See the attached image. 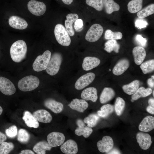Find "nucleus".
Returning <instances> with one entry per match:
<instances>
[{
    "label": "nucleus",
    "instance_id": "f257e3e1",
    "mask_svg": "<svg viewBox=\"0 0 154 154\" xmlns=\"http://www.w3.org/2000/svg\"><path fill=\"white\" fill-rule=\"evenodd\" d=\"M10 54L12 60L16 62H19L26 57L27 47L25 42L23 40L15 42L10 48Z\"/></svg>",
    "mask_w": 154,
    "mask_h": 154
},
{
    "label": "nucleus",
    "instance_id": "f03ea898",
    "mask_svg": "<svg viewBox=\"0 0 154 154\" xmlns=\"http://www.w3.org/2000/svg\"><path fill=\"white\" fill-rule=\"evenodd\" d=\"M39 84L40 80L37 77L30 75L20 80L18 83V87L22 91H30L36 88Z\"/></svg>",
    "mask_w": 154,
    "mask_h": 154
},
{
    "label": "nucleus",
    "instance_id": "7ed1b4c3",
    "mask_svg": "<svg viewBox=\"0 0 154 154\" xmlns=\"http://www.w3.org/2000/svg\"><path fill=\"white\" fill-rule=\"evenodd\" d=\"M54 32L56 39L60 44L65 46L70 45L71 43L70 36L62 25L61 24L56 25Z\"/></svg>",
    "mask_w": 154,
    "mask_h": 154
},
{
    "label": "nucleus",
    "instance_id": "20e7f679",
    "mask_svg": "<svg viewBox=\"0 0 154 154\" xmlns=\"http://www.w3.org/2000/svg\"><path fill=\"white\" fill-rule=\"evenodd\" d=\"M62 60V56L59 53L55 52L51 55L46 69L47 73L51 76L56 74L59 70Z\"/></svg>",
    "mask_w": 154,
    "mask_h": 154
},
{
    "label": "nucleus",
    "instance_id": "39448f33",
    "mask_svg": "<svg viewBox=\"0 0 154 154\" xmlns=\"http://www.w3.org/2000/svg\"><path fill=\"white\" fill-rule=\"evenodd\" d=\"M51 55L49 50L45 51L42 55L37 57L33 64L34 70L40 72L46 70Z\"/></svg>",
    "mask_w": 154,
    "mask_h": 154
},
{
    "label": "nucleus",
    "instance_id": "423d86ee",
    "mask_svg": "<svg viewBox=\"0 0 154 154\" xmlns=\"http://www.w3.org/2000/svg\"><path fill=\"white\" fill-rule=\"evenodd\" d=\"M103 27L99 24L92 25L86 33L85 39L89 42H95L98 40L103 33Z\"/></svg>",
    "mask_w": 154,
    "mask_h": 154
},
{
    "label": "nucleus",
    "instance_id": "0eeeda50",
    "mask_svg": "<svg viewBox=\"0 0 154 154\" xmlns=\"http://www.w3.org/2000/svg\"><path fill=\"white\" fill-rule=\"evenodd\" d=\"M27 6L29 11L33 14L37 16L44 14L46 9V5L44 3L35 0L29 1Z\"/></svg>",
    "mask_w": 154,
    "mask_h": 154
},
{
    "label": "nucleus",
    "instance_id": "6e6552de",
    "mask_svg": "<svg viewBox=\"0 0 154 154\" xmlns=\"http://www.w3.org/2000/svg\"><path fill=\"white\" fill-rule=\"evenodd\" d=\"M95 78V74L92 72L86 74L79 77L75 84V88L81 90L87 87L92 83Z\"/></svg>",
    "mask_w": 154,
    "mask_h": 154
},
{
    "label": "nucleus",
    "instance_id": "1a4fd4ad",
    "mask_svg": "<svg viewBox=\"0 0 154 154\" xmlns=\"http://www.w3.org/2000/svg\"><path fill=\"white\" fill-rule=\"evenodd\" d=\"M0 91L3 94L8 96L14 94L16 92L15 87L8 79L0 77Z\"/></svg>",
    "mask_w": 154,
    "mask_h": 154
},
{
    "label": "nucleus",
    "instance_id": "9d476101",
    "mask_svg": "<svg viewBox=\"0 0 154 154\" xmlns=\"http://www.w3.org/2000/svg\"><path fill=\"white\" fill-rule=\"evenodd\" d=\"M47 142L50 145L53 147L61 145L65 140V137L62 133L57 132H52L47 136Z\"/></svg>",
    "mask_w": 154,
    "mask_h": 154
},
{
    "label": "nucleus",
    "instance_id": "9b49d317",
    "mask_svg": "<svg viewBox=\"0 0 154 154\" xmlns=\"http://www.w3.org/2000/svg\"><path fill=\"white\" fill-rule=\"evenodd\" d=\"M114 143L112 138L108 136L103 137L101 140L98 141L97 146L99 151L102 153H107L112 149Z\"/></svg>",
    "mask_w": 154,
    "mask_h": 154
},
{
    "label": "nucleus",
    "instance_id": "f8f14e48",
    "mask_svg": "<svg viewBox=\"0 0 154 154\" xmlns=\"http://www.w3.org/2000/svg\"><path fill=\"white\" fill-rule=\"evenodd\" d=\"M136 138L140 147L143 150L148 149L152 144L151 136L147 133L139 132L137 134Z\"/></svg>",
    "mask_w": 154,
    "mask_h": 154
},
{
    "label": "nucleus",
    "instance_id": "ddd939ff",
    "mask_svg": "<svg viewBox=\"0 0 154 154\" xmlns=\"http://www.w3.org/2000/svg\"><path fill=\"white\" fill-rule=\"evenodd\" d=\"M78 127L75 130V133L78 136L81 135L85 138H88L93 132L92 129L87 125L81 119H78L76 122Z\"/></svg>",
    "mask_w": 154,
    "mask_h": 154
},
{
    "label": "nucleus",
    "instance_id": "4468645a",
    "mask_svg": "<svg viewBox=\"0 0 154 154\" xmlns=\"http://www.w3.org/2000/svg\"><path fill=\"white\" fill-rule=\"evenodd\" d=\"M8 23L11 27L19 30L25 29L28 25L27 22L25 19L15 15L9 17Z\"/></svg>",
    "mask_w": 154,
    "mask_h": 154
},
{
    "label": "nucleus",
    "instance_id": "2eb2a0df",
    "mask_svg": "<svg viewBox=\"0 0 154 154\" xmlns=\"http://www.w3.org/2000/svg\"><path fill=\"white\" fill-rule=\"evenodd\" d=\"M60 149L62 153L66 154H76L78 150L76 143L71 139L68 140L61 145Z\"/></svg>",
    "mask_w": 154,
    "mask_h": 154
},
{
    "label": "nucleus",
    "instance_id": "dca6fc26",
    "mask_svg": "<svg viewBox=\"0 0 154 154\" xmlns=\"http://www.w3.org/2000/svg\"><path fill=\"white\" fill-rule=\"evenodd\" d=\"M78 18V15L75 13H69L66 16V19L64 21L65 28L70 36H73L75 34L73 24Z\"/></svg>",
    "mask_w": 154,
    "mask_h": 154
},
{
    "label": "nucleus",
    "instance_id": "f3484780",
    "mask_svg": "<svg viewBox=\"0 0 154 154\" xmlns=\"http://www.w3.org/2000/svg\"><path fill=\"white\" fill-rule=\"evenodd\" d=\"M33 115L37 121L42 123H50L52 119V117L50 114L44 109L35 111L33 113Z\"/></svg>",
    "mask_w": 154,
    "mask_h": 154
},
{
    "label": "nucleus",
    "instance_id": "a211bd4d",
    "mask_svg": "<svg viewBox=\"0 0 154 154\" xmlns=\"http://www.w3.org/2000/svg\"><path fill=\"white\" fill-rule=\"evenodd\" d=\"M100 63V60L97 57L87 56L83 59L82 68L84 70H90L98 66Z\"/></svg>",
    "mask_w": 154,
    "mask_h": 154
},
{
    "label": "nucleus",
    "instance_id": "6ab92c4d",
    "mask_svg": "<svg viewBox=\"0 0 154 154\" xmlns=\"http://www.w3.org/2000/svg\"><path fill=\"white\" fill-rule=\"evenodd\" d=\"M139 130L142 131L148 132L154 128V118L151 116L145 117L139 125Z\"/></svg>",
    "mask_w": 154,
    "mask_h": 154
},
{
    "label": "nucleus",
    "instance_id": "aec40b11",
    "mask_svg": "<svg viewBox=\"0 0 154 154\" xmlns=\"http://www.w3.org/2000/svg\"><path fill=\"white\" fill-rule=\"evenodd\" d=\"M72 109L80 112H83L88 107V104L83 99L75 98L68 105Z\"/></svg>",
    "mask_w": 154,
    "mask_h": 154
},
{
    "label": "nucleus",
    "instance_id": "412c9836",
    "mask_svg": "<svg viewBox=\"0 0 154 154\" xmlns=\"http://www.w3.org/2000/svg\"><path fill=\"white\" fill-rule=\"evenodd\" d=\"M81 97L86 100H91L92 102L96 101L98 97L96 89L94 87H90L84 89L82 92Z\"/></svg>",
    "mask_w": 154,
    "mask_h": 154
},
{
    "label": "nucleus",
    "instance_id": "4be33fe9",
    "mask_svg": "<svg viewBox=\"0 0 154 154\" xmlns=\"http://www.w3.org/2000/svg\"><path fill=\"white\" fill-rule=\"evenodd\" d=\"M44 105L45 107L56 114H58L62 112L64 107L61 103L52 99H48L45 100Z\"/></svg>",
    "mask_w": 154,
    "mask_h": 154
},
{
    "label": "nucleus",
    "instance_id": "5701e85b",
    "mask_svg": "<svg viewBox=\"0 0 154 154\" xmlns=\"http://www.w3.org/2000/svg\"><path fill=\"white\" fill-rule=\"evenodd\" d=\"M135 63L137 65L141 64L146 56V52L143 47L137 46L135 47L132 50Z\"/></svg>",
    "mask_w": 154,
    "mask_h": 154
},
{
    "label": "nucleus",
    "instance_id": "b1692460",
    "mask_svg": "<svg viewBox=\"0 0 154 154\" xmlns=\"http://www.w3.org/2000/svg\"><path fill=\"white\" fill-rule=\"evenodd\" d=\"M129 61L126 59H123L119 61L114 67L112 72L116 76H119L123 74L129 68Z\"/></svg>",
    "mask_w": 154,
    "mask_h": 154
},
{
    "label": "nucleus",
    "instance_id": "393cba45",
    "mask_svg": "<svg viewBox=\"0 0 154 154\" xmlns=\"http://www.w3.org/2000/svg\"><path fill=\"white\" fill-rule=\"evenodd\" d=\"M115 94V92L113 89L109 87L105 88L100 95V103L105 104L110 101L114 97Z\"/></svg>",
    "mask_w": 154,
    "mask_h": 154
},
{
    "label": "nucleus",
    "instance_id": "a878e982",
    "mask_svg": "<svg viewBox=\"0 0 154 154\" xmlns=\"http://www.w3.org/2000/svg\"><path fill=\"white\" fill-rule=\"evenodd\" d=\"M22 118L26 124L29 127L37 128L39 126L38 121L35 118L33 115L28 111L24 112Z\"/></svg>",
    "mask_w": 154,
    "mask_h": 154
},
{
    "label": "nucleus",
    "instance_id": "bb28decb",
    "mask_svg": "<svg viewBox=\"0 0 154 154\" xmlns=\"http://www.w3.org/2000/svg\"><path fill=\"white\" fill-rule=\"evenodd\" d=\"M103 2L104 8L108 14H111L119 10V5L114 0H103Z\"/></svg>",
    "mask_w": 154,
    "mask_h": 154
},
{
    "label": "nucleus",
    "instance_id": "cd10ccee",
    "mask_svg": "<svg viewBox=\"0 0 154 154\" xmlns=\"http://www.w3.org/2000/svg\"><path fill=\"white\" fill-rule=\"evenodd\" d=\"M52 148V147L48 142L42 141L35 144L33 147V150L37 154H45L46 151L50 150Z\"/></svg>",
    "mask_w": 154,
    "mask_h": 154
},
{
    "label": "nucleus",
    "instance_id": "c85d7f7f",
    "mask_svg": "<svg viewBox=\"0 0 154 154\" xmlns=\"http://www.w3.org/2000/svg\"><path fill=\"white\" fill-rule=\"evenodd\" d=\"M152 90L150 88H145L141 87L137 90L131 96V99L136 100L141 97H145L150 95L152 93Z\"/></svg>",
    "mask_w": 154,
    "mask_h": 154
},
{
    "label": "nucleus",
    "instance_id": "c756f323",
    "mask_svg": "<svg viewBox=\"0 0 154 154\" xmlns=\"http://www.w3.org/2000/svg\"><path fill=\"white\" fill-rule=\"evenodd\" d=\"M139 81L135 80L128 84L123 86L122 89L125 93L129 95H133L139 88Z\"/></svg>",
    "mask_w": 154,
    "mask_h": 154
},
{
    "label": "nucleus",
    "instance_id": "7c9ffc66",
    "mask_svg": "<svg viewBox=\"0 0 154 154\" xmlns=\"http://www.w3.org/2000/svg\"><path fill=\"white\" fill-rule=\"evenodd\" d=\"M143 0H131L127 5L128 11L132 13L138 12L142 8Z\"/></svg>",
    "mask_w": 154,
    "mask_h": 154
},
{
    "label": "nucleus",
    "instance_id": "2f4dec72",
    "mask_svg": "<svg viewBox=\"0 0 154 154\" xmlns=\"http://www.w3.org/2000/svg\"><path fill=\"white\" fill-rule=\"evenodd\" d=\"M104 50L109 53L114 51L116 53H118L120 48L119 44L116 40H109L105 44Z\"/></svg>",
    "mask_w": 154,
    "mask_h": 154
},
{
    "label": "nucleus",
    "instance_id": "473e14b6",
    "mask_svg": "<svg viewBox=\"0 0 154 154\" xmlns=\"http://www.w3.org/2000/svg\"><path fill=\"white\" fill-rule=\"evenodd\" d=\"M154 13V4L152 3L137 12V15L139 18L143 19Z\"/></svg>",
    "mask_w": 154,
    "mask_h": 154
},
{
    "label": "nucleus",
    "instance_id": "72a5a7b5",
    "mask_svg": "<svg viewBox=\"0 0 154 154\" xmlns=\"http://www.w3.org/2000/svg\"><path fill=\"white\" fill-rule=\"evenodd\" d=\"M114 107L113 105L108 104L102 106L100 110L97 112L98 115L103 117H106L114 111Z\"/></svg>",
    "mask_w": 154,
    "mask_h": 154
},
{
    "label": "nucleus",
    "instance_id": "f704fd0d",
    "mask_svg": "<svg viewBox=\"0 0 154 154\" xmlns=\"http://www.w3.org/2000/svg\"><path fill=\"white\" fill-rule=\"evenodd\" d=\"M100 117L99 116L95 114L89 115L85 117L83 120L84 122L87 124V126L90 127H94L97 124Z\"/></svg>",
    "mask_w": 154,
    "mask_h": 154
},
{
    "label": "nucleus",
    "instance_id": "c9c22d12",
    "mask_svg": "<svg viewBox=\"0 0 154 154\" xmlns=\"http://www.w3.org/2000/svg\"><path fill=\"white\" fill-rule=\"evenodd\" d=\"M125 105V102L122 98L120 97L117 98L115 102L114 109L117 116H120L122 114Z\"/></svg>",
    "mask_w": 154,
    "mask_h": 154
},
{
    "label": "nucleus",
    "instance_id": "e433bc0d",
    "mask_svg": "<svg viewBox=\"0 0 154 154\" xmlns=\"http://www.w3.org/2000/svg\"><path fill=\"white\" fill-rule=\"evenodd\" d=\"M140 67L144 74L151 72L154 70V60L152 59L142 63Z\"/></svg>",
    "mask_w": 154,
    "mask_h": 154
},
{
    "label": "nucleus",
    "instance_id": "4c0bfd02",
    "mask_svg": "<svg viewBox=\"0 0 154 154\" xmlns=\"http://www.w3.org/2000/svg\"><path fill=\"white\" fill-rule=\"evenodd\" d=\"M86 4L98 11H102L103 8V0H85Z\"/></svg>",
    "mask_w": 154,
    "mask_h": 154
},
{
    "label": "nucleus",
    "instance_id": "58836bf2",
    "mask_svg": "<svg viewBox=\"0 0 154 154\" xmlns=\"http://www.w3.org/2000/svg\"><path fill=\"white\" fill-rule=\"evenodd\" d=\"M122 33L120 32H113L110 29L106 30L105 33L104 38L106 40L121 39L122 37Z\"/></svg>",
    "mask_w": 154,
    "mask_h": 154
},
{
    "label": "nucleus",
    "instance_id": "ea45409f",
    "mask_svg": "<svg viewBox=\"0 0 154 154\" xmlns=\"http://www.w3.org/2000/svg\"><path fill=\"white\" fill-rule=\"evenodd\" d=\"M30 137L29 134L26 130L21 129L19 130L17 139L20 142L23 143H26L29 141Z\"/></svg>",
    "mask_w": 154,
    "mask_h": 154
},
{
    "label": "nucleus",
    "instance_id": "a19ab883",
    "mask_svg": "<svg viewBox=\"0 0 154 154\" xmlns=\"http://www.w3.org/2000/svg\"><path fill=\"white\" fill-rule=\"evenodd\" d=\"M14 147L12 142H2L0 145V154H9L13 149Z\"/></svg>",
    "mask_w": 154,
    "mask_h": 154
},
{
    "label": "nucleus",
    "instance_id": "79ce46f5",
    "mask_svg": "<svg viewBox=\"0 0 154 154\" xmlns=\"http://www.w3.org/2000/svg\"><path fill=\"white\" fill-rule=\"evenodd\" d=\"M5 133L9 137L12 138L15 137L17 134V129L16 126L12 125L5 130Z\"/></svg>",
    "mask_w": 154,
    "mask_h": 154
},
{
    "label": "nucleus",
    "instance_id": "37998d69",
    "mask_svg": "<svg viewBox=\"0 0 154 154\" xmlns=\"http://www.w3.org/2000/svg\"><path fill=\"white\" fill-rule=\"evenodd\" d=\"M148 25L147 22L143 19H137L135 22V27L138 29H141L145 28Z\"/></svg>",
    "mask_w": 154,
    "mask_h": 154
},
{
    "label": "nucleus",
    "instance_id": "c03bdc74",
    "mask_svg": "<svg viewBox=\"0 0 154 154\" xmlns=\"http://www.w3.org/2000/svg\"><path fill=\"white\" fill-rule=\"evenodd\" d=\"M135 40L137 43L141 46L145 47L146 45L147 40L140 35H137L135 37Z\"/></svg>",
    "mask_w": 154,
    "mask_h": 154
},
{
    "label": "nucleus",
    "instance_id": "a18cd8bd",
    "mask_svg": "<svg viewBox=\"0 0 154 154\" xmlns=\"http://www.w3.org/2000/svg\"><path fill=\"white\" fill-rule=\"evenodd\" d=\"M74 28L75 30L78 32L81 31L83 27L82 20L80 19H78L74 22Z\"/></svg>",
    "mask_w": 154,
    "mask_h": 154
},
{
    "label": "nucleus",
    "instance_id": "49530a36",
    "mask_svg": "<svg viewBox=\"0 0 154 154\" xmlns=\"http://www.w3.org/2000/svg\"><path fill=\"white\" fill-rule=\"evenodd\" d=\"M64 4L66 5H70L72 4L74 0H60Z\"/></svg>",
    "mask_w": 154,
    "mask_h": 154
},
{
    "label": "nucleus",
    "instance_id": "de8ad7c7",
    "mask_svg": "<svg viewBox=\"0 0 154 154\" xmlns=\"http://www.w3.org/2000/svg\"><path fill=\"white\" fill-rule=\"evenodd\" d=\"M7 137L2 132L0 131V144L5 141L7 139Z\"/></svg>",
    "mask_w": 154,
    "mask_h": 154
},
{
    "label": "nucleus",
    "instance_id": "09e8293b",
    "mask_svg": "<svg viewBox=\"0 0 154 154\" xmlns=\"http://www.w3.org/2000/svg\"><path fill=\"white\" fill-rule=\"evenodd\" d=\"M146 110L148 113L152 114H154V107L149 105L147 107Z\"/></svg>",
    "mask_w": 154,
    "mask_h": 154
},
{
    "label": "nucleus",
    "instance_id": "8fccbe9b",
    "mask_svg": "<svg viewBox=\"0 0 154 154\" xmlns=\"http://www.w3.org/2000/svg\"><path fill=\"white\" fill-rule=\"evenodd\" d=\"M20 154H34V153L29 149H25L21 151Z\"/></svg>",
    "mask_w": 154,
    "mask_h": 154
},
{
    "label": "nucleus",
    "instance_id": "3c124183",
    "mask_svg": "<svg viewBox=\"0 0 154 154\" xmlns=\"http://www.w3.org/2000/svg\"><path fill=\"white\" fill-rule=\"evenodd\" d=\"M147 84L151 88H154V79L152 78H149L147 80Z\"/></svg>",
    "mask_w": 154,
    "mask_h": 154
},
{
    "label": "nucleus",
    "instance_id": "603ef678",
    "mask_svg": "<svg viewBox=\"0 0 154 154\" xmlns=\"http://www.w3.org/2000/svg\"><path fill=\"white\" fill-rule=\"evenodd\" d=\"M149 105L154 107V99L153 98H150L148 100Z\"/></svg>",
    "mask_w": 154,
    "mask_h": 154
},
{
    "label": "nucleus",
    "instance_id": "864d4df0",
    "mask_svg": "<svg viewBox=\"0 0 154 154\" xmlns=\"http://www.w3.org/2000/svg\"><path fill=\"white\" fill-rule=\"evenodd\" d=\"M108 154H120V152L119 151L116 149L111 150Z\"/></svg>",
    "mask_w": 154,
    "mask_h": 154
},
{
    "label": "nucleus",
    "instance_id": "5fc2aeb1",
    "mask_svg": "<svg viewBox=\"0 0 154 154\" xmlns=\"http://www.w3.org/2000/svg\"><path fill=\"white\" fill-rule=\"evenodd\" d=\"M3 111V109L2 108L1 106H0V115L2 114Z\"/></svg>",
    "mask_w": 154,
    "mask_h": 154
},
{
    "label": "nucleus",
    "instance_id": "6e6d98bb",
    "mask_svg": "<svg viewBox=\"0 0 154 154\" xmlns=\"http://www.w3.org/2000/svg\"><path fill=\"white\" fill-rule=\"evenodd\" d=\"M151 78L154 79V75L152 76H151Z\"/></svg>",
    "mask_w": 154,
    "mask_h": 154
},
{
    "label": "nucleus",
    "instance_id": "4d7b16f0",
    "mask_svg": "<svg viewBox=\"0 0 154 154\" xmlns=\"http://www.w3.org/2000/svg\"><path fill=\"white\" fill-rule=\"evenodd\" d=\"M154 91H153V97H154Z\"/></svg>",
    "mask_w": 154,
    "mask_h": 154
}]
</instances>
